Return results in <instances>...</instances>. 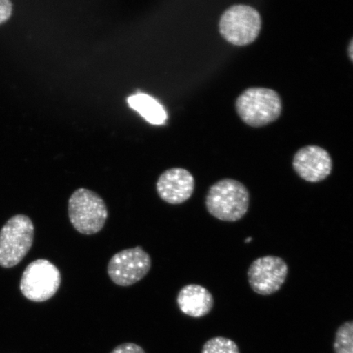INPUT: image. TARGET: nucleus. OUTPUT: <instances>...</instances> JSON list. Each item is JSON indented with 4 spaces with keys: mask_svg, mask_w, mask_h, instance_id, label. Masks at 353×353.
Instances as JSON below:
<instances>
[{
    "mask_svg": "<svg viewBox=\"0 0 353 353\" xmlns=\"http://www.w3.org/2000/svg\"><path fill=\"white\" fill-rule=\"evenodd\" d=\"M293 167L300 178L309 183H319L328 178L333 162L325 149L319 145H307L294 154Z\"/></svg>",
    "mask_w": 353,
    "mask_h": 353,
    "instance_id": "obj_9",
    "label": "nucleus"
},
{
    "mask_svg": "<svg viewBox=\"0 0 353 353\" xmlns=\"http://www.w3.org/2000/svg\"><path fill=\"white\" fill-rule=\"evenodd\" d=\"M201 353H241L237 344L228 338L214 337L203 345Z\"/></svg>",
    "mask_w": 353,
    "mask_h": 353,
    "instance_id": "obj_14",
    "label": "nucleus"
},
{
    "mask_svg": "<svg viewBox=\"0 0 353 353\" xmlns=\"http://www.w3.org/2000/svg\"><path fill=\"white\" fill-rule=\"evenodd\" d=\"M288 265L277 256L255 259L248 270L249 283L255 293L271 295L280 290L288 276Z\"/></svg>",
    "mask_w": 353,
    "mask_h": 353,
    "instance_id": "obj_8",
    "label": "nucleus"
},
{
    "mask_svg": "<svg viewBox=\"0 0 353 353\" xmlns=\"http://www.w3.org/2000/svg\"><path fill=\"white\" fill-rule=\"evenodd\" d=\"M195 185V179L188 170L173 168L159 176L157 191L168 204L181 205L192 197Z\"/></svg>",
    "mask_w": 353,
    "mask_h": 353,
    "instance_id": "obj_10",
    "label": "nucleus"
},
{
    "mask_svg": "<svg viewBox=\"0 0 353 353\" xmlns=\"http://www.w3.org/2000/svg\"><path fill=\"white\" fill-rule=\"evenodd\" d=\"M70 223L83 235H94L105 226L108 210L103 198L86 188H79L68 202Z\"/></svg>",
    "mask_w": 353,
    "mask_h": 353,
    "instance_id": "obj_2",
    "label": "nucleus"
},
{
    "mask_svg": "<svg viewBox=\"0 0 353 353\" xmlns=\"http://www.w3.org/2000/svg\"><path fill=\"white\" fill-rule=\"evenodd\" d=\"M334 353H353V321L339 326L335 334Z\"/></svg>",
    "mask_w": 353,
    "mask_h": 353,
    "instance_id": "obj_13",
    "label": "nucleus"
},
{
    "mask_svg": "<svg viewBox=\"0 0 353 353\" xmlns=\"http://www.w3.org/2000/svg\"><path fill=\"white\" fill-rule=\"evenodd\" d=\"M61 285V273L54 264L46 259L30 263L22 274L20 290L33 302H44L54 297Z\"/></svg>",
    "mask_w": 353,
    "mask_h": 353,
    "instance_id": "obj_6",
    "label": "nucleus"
},
{
    "mask_svg": "<svg viewBox=\"0 0 353 353\" xmlns=\"http://www.w3.org/2000/svg\"><path fill=\"white\" fill-rule=\"evenodd\" d=\"M207 211L224 222H236L248 212L250 193L244 184L223 179L212 185L205 199Z\"/></svg>",
    "mask_w": 353,
    "mask_h": 353,
    "instance_id": "obj_1",
    "label": "nucleus"
},
{
    "mask_svg": "<svg viewBox=\"0 0 353 353\" xmlns=\"http://www.w3.org/2000/svg\"><path fill=\"white\" fill-rule=\"evenodd\" d=\"M110 353H145L143 348L134 343H125L117 346Z\"/></svg>",
    "mask_w": 353,
    "mask_h": 353,
    "instance_id": "obj_15",
    "label": "nucleus"
},
{
    "mask_svg": "<svg viewBox=\"0 0 353 353\" xmlns=\"http://www.w3.org/2000/svg\"><path fill=\"white\" fill-rule=\"evenodd\" d=\"M12 12L13 4L10 0H0V25L10 19Z\"/></svg>",
    "mask_w": 353,
    "mask_h": 353,
    "instance_id": "obj_16",
    "label": "nucleus"
},
{
    "mask_svg": "<svg viewBox=\"0 0 353 353\" xmlns=\"http://www.w3.org/2000/svg\"><path fill=\"white\" fill-rule=\"evenodd\" d=\"M176 303L183 314L194 319L208 315L214 305L213 295L204 286L191 284L179 291Z\"/></svg>",
    "mask_w": 353,
    "mask_h": 353,
    "instance_id": "obj_11",
    "label": "nucleus"
},
{
    "mask_svg": "<svg viewBox=\"0 0 353 353\" xmlns=\"http://www.w3.org/2000/svg\"><path fill=\"white\" fill-rule=\"evenodd\" d=\"M151 268V256L143 247L137 246L113 255L108 263V273L113 283L127 287L143 280Z\"/></svg>",
    "mask_w": 353,
    "mask_h": 353,
    "instance_id": "obj_7",
    "label": "nucleus"
},
{
    "mask_svg": "<svg viewBox=\"0 0 353 353\" xmlns=\"http://www.w3.org/2000/svg\"><path fill=\"white\" fill-rule=\"evenodd\" d=\"M220 34L228 43L236 46H245L258 38L262 28L259 12L248 6H233L220 17Z\"/></svg>",
    "mask_w": 353,
    "mask_h": 353,
    "instance_id": "obj_5",
    "label": "nucleus"
},
{
    "mask_svg": "<svg viewBox=\"0 0 353 353\" xmlns=\"http://www.w3.org/2000/svg\"><path fill=\"white\" fill-rule=\"evenodd\" d=\"M241 120L251 127H263L274 122L282 110L279 94L270 88H250L243 92L236 101Z\"/></svg>",
    "mask_w": 353,
    "mask_h": 353,
    "instance_id": "obj_3",
    "label": "nucleus"
},
{
    "mask_svg": "<svg viewBox=\"0 0 353 353\" xmlns=\"http://www.w3.org/2000/svg\"><path fill=\"white\" fill-rule=\"evenodd\" d=\"M347 52H348V56H350V59L352 60V61L353 63V39H352V41L350 43V46H348Z\"/></svg>",
    "mask_w": 353,
    "mask_h": 353,
    "instance_id": "obj_17",
    "label": "nucleus"
},
{
    "mask_svg": "<svg viewBox=\"0 0 353 353\" xmlns=\"http://www.w3.org/2000/svg\"><path fill=\"white\" fill-rule=\"evenodd\" d=\"M251 240H252V238H251V237L247 238V239L245 240V243H250L251 241Z\"/></svg>",
    "mask_w": 353,
    "mask_h": 353,
    "instance_id": "obj_18",
    "label": "nucleus"
},
{
    "mask_svg": "<svg viewBox=\"0 0 353 353\" xmlns=\"http://www.w3.org/2000/svg\"><path fill=\"white\" fill-rule=\"evenodd\" d=\"M34 228L28 216H13L0 231V266L15 267L33 245Z\"/></svg>",
    "mask_w": 353,
    "mask_h": 353,
    "instance_id": "obj_4",
    "label": "nucleus"
},
{
    "mask_svg": "<svg viewBox=\"0 0 353 353\" xmlns=\"http://www.w3.org/2000/svg\"><path fill=\"white\" fill-rule=\"evenodd\" d=\"M127 103L152 125H161L167 120L165 108L151 96L145 94L132 95L128 98Z\"/></svg>",
    "mask_w": 353,
    "mask_h": 353,
    "instance_id": "obj_12",
    "label": "nucleus"
}]
</instances>
